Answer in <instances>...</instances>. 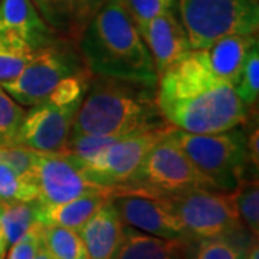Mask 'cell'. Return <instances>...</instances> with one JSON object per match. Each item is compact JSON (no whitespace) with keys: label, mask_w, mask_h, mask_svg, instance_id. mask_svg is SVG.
I'll return each mask as SVG.
<instances>
[{"label":"cell","mask_w":259,"mask_h":259,"mask_svg":"<svg viewBox=\"0 0 259 259\" xmlns=\"http://www.w3.org/2000/svg\"><path fill=\"white\" fill-rule=\"evenodd\" d=\"M85 71L79 51L69 39L58 37L39 48L18 76L0 87L18 104L32 107L48 98L65 79Z\"/></svg>","instance_id":"ba28073f"},{"label":"cell","mask_w":259,"mask_h":259,"mask_svg":"<svg viewBox=\"0 0 259 259\" xmlns=\"http://www.w3.org/2000/svg\"><path fill=\"white\" fill-rule=\"evenodd\" d=\"M36 199L35 180L22 176L0 154V202H32Z\"/></svg>","instance_id":"cb8c5ba5"},{"label":"cell","mask_w":259,"mask_h":259,"mask_svg":"<svg viewBox=\"0 0 259 259\" xmlns=\"http://www.w3.org/2000/svg\"><path fill=\"white\" fill-rule=\"evenodd\" d=\"M42 229L44 225L35 223L20 239L10 245L9 253H6L5 259H35L42 245Z\"/></svg>","instance_id":"f546056e"},{"label":"cell","mask_w":259,"mask_h":259,"mask_svg":"<svg viewBox=\"0 0 259 259\" xmlns=\"http://www.w3.org/2000/svg\"><path fill=\"white\" fill-rule=\"evenodd\" d=\"M42 243L52 259H90L79 233L62 226H44Z\"/></svg>","instance_id":"44dd1931"},{"label":"cell","mask_w":259,"mask_h":259,"mask_svg":"<svg viewBox=\"0 0 259 259\" xmlns=\"http://www.w3.org/2000/svg\"><path fill=\"white\" fill-rule=\"evenodd\" d=\"M258 44L256 35H229L197 51L216 78L235 87L241 78L246 56Z\"/></svg>","instance_id":"9a60e30c"},{"label":"cell","mask_w":259,"mask_h":259,"mask_svg":"<svg viewBox=\"0 0 259 259\" xmlns=\"http://www.w3.org/2000/svg\"><path fill=\"white\" fill-rule=\"evenodd\" d=\"M35 259H52V258H51V255L48 253V250L45 249L44 243L40 245V248H39V250H37V253H36V256H35Z\"/></svg>","instance_id":"d590c367"},{"label":"cell","mask_w":259,"mask_h":259,"mask_svg":"<svg viewBox=\"0 0 259 259\" xmlns=\"http://www.w3.org/2000/svg\"><path fill=\"white\" fill-rule=\"evenodd\" d=\"M171 130L150 148L128 183L117 192L170 196L193 189L216 190L183 153Z\"/></svg>","instance_id":"52a82bcc"},{"label":"cell","mask_w":259,"mask_h":259,"mask_svg":"<svg viewBox=\"0 0 259 259\" xmlns=\"http://www.w3.org/2000/svg\"><path fill=\"white\" fill-rule=\"evenodd\" d=\"M171 127L122 137L88 160H79L85 176L95 185L115 193L128 183L150 148Z\"/></svg>","instance_id":"30bf717a"},{"label":"cell","mask_w":259,"mask_h":259,"mask_svg":"<svg viewBox=\"0 0 259 259\" xmlns=\"http://www.w3.org/2000/svg\"><path fill=\"white\" fill-rule=\"evenodd\" d=\"M0 154L10 166L13 167L22 176L35 180V167H36L37 151L25 147H3L0 148Z\"/></svg>","instance_id":"4dcf8cb0"},{"label":"cell","mask_w":259,"mask_h":259,"mask_svg":"<svg viewBox=\"0 0 259 259\" xmlns=\"http://www.w3.org/2000/svg\"><path fill=\"white\" fill-rule=\"evenodd\" d=\"M124 3L130 16L140 28L167 10H173L176 0H124Z\"/></svg>","instance_id":"f1b7e54d"},{"label":"cell","mask_w":259,"mask_h":259,"mask_svg":"<svg viewBox=\"0 0 259 259\" xmlns=\"http://www.w3.org/2000/svg\"><path fill=\"white\" fill-rule=\"evenodd\" d=\"M0 36L19 37L36 49L58 39L32 0H0Z\"/></svg>","instance_id":"5bb4252c"},{"label":"cell","mask_w":259,"mask_h":259,"mask_svg":"<svg viewBox=\"0 0 259 259\" xmlns=\"http://www.w3.org/2000/svg\"><path fill=\"white\" fill-rule=\"evenodd\" d=\"M8 242H6V238H5V233H3V229H2V225H0V259L6 258V253H8Z\"/></svg>","instance_id":"e575fe53"},{"label":"cell","mask_w":259,"mask_h":259,"mask_svg":"<svg viewBox=\"0 0 259 259\" xmlns=\"http://www.w3.org/2000/svg\"><path fill=\"white\" fill-rule=\"evenodd\" d=\"M156 101L173 128L196 134L239 127L249 114L235 87L216 78L197 49L189 51L158 76Z\"/></svg>","instance_id":"6da1fadb"},{"label":"cell","mask_w":259,"mask_h":259,"mask_svg":"<svg viewBox=\"0 0 259 259\" xmlns=\"http://www.w3.org/2000/svg\"><path fill=\"white\" fill-rule=\"evenodd\" d=\"M139 32L154 61L157 76L192 51L185 28L173 10H167L140 26Z\"/></svg>","instance_id":"4fadbf2b"},{"label":"cell","mask_w":259,"mask_h":259,"mask_svg":"<svg viewBox=\"0 0 259 259\" xmlns=\"http://www.w3.org/2000/svg\"><path fill=\"white\" fill-rule=\"evenodd\" d=\"M39 15L56 35L78 39L90 18L81 0H32Z\"/></svg>","instance_id":"d6986e66"},{"label":"cell","mask_w":259,"mask_h":259,"mask_svg":"<svg viewBox=\"0 0 259 259\" xmlns=\"http://www.w3.org/2000/svg\"><path fill=\"white\" fill-rule=\"evenodd\" d=\"M171 134L194 167L218 192L231 193L246 179L250 166L248 134L241 125L209 134L173 128Z\"/></svg>","instance_id":"5b68a950"},{"label":"cell","mask_w":259,"mask_h":259,"mask_svg":"<svg viewBox=\"0 0 259 259\" xmlns=\"http://www.w3.org/2000/svg\"><path fill=\"white\" fill-rule=\"evenodd\" d=\"M78 39V51L93 76L157 87L154 61L124 0H105Z\"/></svg>","instance_id":"7a4b0ae2"},{"label":"cell","mask_w":259,"mask_h":259,"mask_svg":"<svg viewBox=\"0 0 259 259\" xmlns=\"http://www.w3.org/2000/svg\"><path fill=\"white\" fill-rule=\"evenodd\" d=\"M110 196L104 192L90 193L58 204H42L36 200V221L44 226H62L78 232Z\"/></svg>","instance_id":"ac0fdd59"},{"label":"cell","mask_w":259,"mask_h":259,"mask_svg":"<svg viewBox=\"0 0 259 259\" xmlns=\"http://www.w3.org/2000/svg\"><path fill=\"white\" fill-rule=\"evenodd\" d=\"M91 79L90 71L74 75L44 101L32 105L25 112L13 146L37 153H62Z\"/></svg>","instance_id":"277c9868"},{"label":"cell","mask_w":259,"mask_h":259,"mask_svg":"<svg viewBox=\"0 0 259 259\" xmlns=\"http://www.w3.org/2000/svg\"><path fill=\"white\" fill-rule=\"evenodd\" d=\"M192 242L163 239L124 225L112 259H190Z\"/></svg>","instance_id":"e0dca14e"},{"label":"cell","mask_w":259,"mask_h":259,"mask_svg":"<svg viewBox=\"0 0 259 259\" xmlns=\"http://www.w3.org/2000/svg\"><path fill=\"white\" fill-rule=\"evenodd\" d=\"M164 197L194 241L231 236L246 229L236 213L231 193L193 189Z\"/></svg>","instance_id":"9c48e42d"},{"label":"cell","mask_w":259,"mask_h":259,"mask_svg":"<svg viewBox=\"0 0 259 259\" xmlns=\"http://www.w3.org/2000/svg\"><path fill=\"white\" fill-rule=\"evenodd\" d=\"M37 223L36 200L0 202V225L8 245H13Z\"/></svg>","instance_id":"ffe728a7"},{"label":"cell","mask_w":259,"mask_h":259,"mask_svg":"<svg viewBox=\"0 0 259 259\" xmlns=\"http://www.w3.org/2000/svg\"><path fill=\"white\" fill-rule=\"evenodd\" d=\"M124 223L108 199L78 231L90 259H112L122 236Z\"/></svg>","instance_id":"2e32d148"},{"label":"cell","mask_w":259,"mask_h":259,"mask_svg":"<svg viewBox=\"0 0 259 259\" xmlns=\"http://www.w3.org/2000/svg\"><path fill=\"white\" fill-rule=\"evenodd\" d=\"M25 112L22 105L0 87V148L13 146Z\"/></svg>","instance_id":"484cf974"},{"label":"cell","mask_w":259,"mask_h":259,"mask_svg":"<svg viewBox=\"0 0 259 259\" xmlns=\"http://www.w3.org/2000/svg\"><path fill=\"white\" fill-rule=\"evenodd\" d=\"M104 2H105V0H81L83 10H85L87 16L90 19H91V16H93L97 10L101 8Z\"/></svg>","instance_id":"d6a6232c"},{"label":"cell","mask_w":259,"mask_h":259,"mask_svg":"<svg viewBox=\"0 0 259 259\" xmlns=\"http://www.w3.org/2000/svg\"><path fill=\"white\" fill-rule=\"evenodd\" d=\"M236 213L242 225L252 236L259 233V186L258 179H245L231 192Z\"/></svg>","instance_id":"603a6c76"},{"label":"cell","mask_w":259,"mask_h":259,"mask_svg":"<svg viewBox=\"0 0 259 259\" xmlns=\"http://www.w3.org/2000/svg\"><path fill=\"white\" fill-rule=\"evenodd\" d=\"M190 49H204L229 35H256L259 0H176Z\"/></svg>","instance_id":"8992f818"},{"label":"cell","mask_w":259,"mask_h":259,"mask_svg":"<svg viewBox=\"0 0 259 259\" xmlns=\"http://www.w3.org/2000/svg\"><path fill=\"white\" fill-rule=\"evenodd\" d=\"M248 150H249V158L250 164L255 166V168L258 170L259 163V130L258 127L250 133V136H248Z\"/></svg>","instance_id":"1f68e13d"},{"label":"cell","mask_w":259,"mask_h":259,"mask_svg":"<svg viewBox=\"0 0 259 259\" xmlns=\"http://www.w3.org/2000/svg\"><path fill=\"white\" fill-rule=\"evenodd\" d=\"M236 95L248 108L258 101L259 94V45L253 47L246 56L241 78L235 85Z\"/></svg>","instance_id":"4316f807"},{"label":"cell","mask_w":259,"mask_h":259,"mask_svg":"<svg viewBox=\"0 0 259 259\" xmlns=\"http://www.w3.org/2000/svg\"><path fill=\"white\" fill-rule=\"evenodd\" d=\"M122 137L117 136H91V134H71L62 153H68L78 160H88L102 150L111 146Z\"/></svg>","instance_id":"83f0119b"},{"label":"cell","mask_w":259,"mask_h":259,"mask_svg":"<svg viewBox=\"0 0 259 259\" xmlns=\"http://www.w3.org/2000/svg\"><path fill=\"white\" fill-rule=\"evenodd\" d=\"M110 200L117 209L124 225L148 235L192 242L175 207L164 196L140 193V192H115Z\"/></svg>","instance_id":"8fae6325"},{"label":"cell","mask_w":259,"mask_h":259,"mask_svg":"<svg viewBox=\"0 0 259 259\" xmlns=\"http://www.w3.org/2000/svg\"><path fill=\"white\" fill-rule=\"evenodd\" d=\"M245 259H259V246H258V238H253L249 243Z\"/></svg>","instance_id":"836d02e7"},{"label":"cell","mask_w":259,"mask_h":259,"mask_svg":"<svg viewBox=\"0 0 259 259\" xmlns=\"http://www.w3.org/2000/svg\"><path fill=\"white\" fill-rule=\"evenodd\" d=\"M233 236L196 239L190 243V259H245L249 245L242 246Z\"/></svg>","instance_id":"d4e9b609"},{"label":"cell","mask_w":259,"mask_h":259,"mask_svg":"<svg viewBox=\"0 0 259 259\" xmlns=\"http://www.w3.org/2000/svg\"><path fill=\"white\" fill-rule=\"evenodd\" d=\"M37 202L58 204L90 193H110L85 176L79 160L68 153H37Z\"/></svg>","instance_id":"7c38bea8"},{"label":"cell","mask_w":259,"mask_h":259,"mask_svg":"<svg viewBox=\"0 0 259 259\" xmlns=\"http://www.w3.org/2000/svg\"><path fill=\"white\" fill-rule=\"evenodd\" d=\"M36 51L19 37L0 36V85L16 78Z\"/></svg>","instance_id":"7402d4cb"},{"label":"cell","mask_w":259,"mask_h":259,"mask_svg":"<svg viewBox=\"0 0 259 259\" xmlns=\"http://www.w3.org/2000/svg\"><path fill=\"white\" fill-rule=\"evenodd\" d=\"M166 127L171 125L158 110L156 88L93 76L71 134L127 137Z\"/></svg>","instance_id":"3957f363"}]
</instances>
